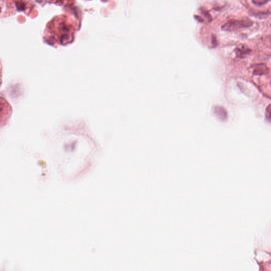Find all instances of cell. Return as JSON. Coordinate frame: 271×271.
Listing matches in <instances>:
<instances>
[{
  "label": "cell",
  "instance_id": "cell-1",
  "mask_svg": "<svg viewBox=\"0 0 271 271\" xmlns=\"http://www.w3.org/2000/svg\"><path fill=\"white\" fill-rule=\"evenodd\" d=\"M252 21L248 19L243 20H231L226 23L222 27L223 30L227 32H233L237 30L249 28L253 25Z\"/></svg>",
  "mask_w": 271,
  "mask_h": 271
},
{
  "label": "cell",
  "instance_id": "cell-2",
  "mask_svg": "<svg viewBox=\"0 0 271 271\" xmlns=\"http://www.w3.org/2000/svg\"><path fill=\"white\" fill-rule=\"evenodd\" d=\"M269 68L264 64H257L254 66L253 74L256 75H263L269 73Z\"/></svg>",
  "mask_w": 271,
  "mask_h": 271
},
{
  "label": "cell",
  "instance_id": "cell-3",
  "mask_svg": "<svg viewBox=\"0 0 271 271\" xmlns=\"http://www.w3.org/2000/svg\"><path fill=\"white\" fill-rule=\"evenodd\" d=\"M250 49L245 47H242L241 48H236L235 53L237 57L242 58L245 56L246 55L250 53Z\"/></svg>",
  "mask_w": 271,
  "mask_h": 271
},
{
  "label": "cell",
  "instance_id": "cell-4",
  "mask_svg": "<svg viewBox=\"0 0 271 271\" xmlns=\"http://www.w3.org/2000/svg\"><path fill=\"white\" fill-rule=\"evenodd\" d=\"M271 0H252V2L256 6H261L268 3Z\"/></svg>",
  "mask_w": 271,
  "mask_h": 271
},
{
  "label": "cell",
  "instance_id": "cell-5",
  "mask_svg": "<svg viewBox=\"0 0 271 271\" xmlns=\"http://www.w3.org/2000/svg\"><path fill=\"white\" fill-rule=\"evenodd\" d=\"M265 118L268 121L271 122V104L268 105L266 108Z\"/></svg>",
  "mask_w": 271,
  "mask_h": 271
},
{
  "label": "cell",
  "instance_id": "cell-6",
  "mask_svg": "<svg viewBox=\"0 0 271 271\" xmlns=\"http://www.w3.org/2000/svg\"></svg>",
  "mask_w": 271,
  "mask_h": 271
}]
</instances>
